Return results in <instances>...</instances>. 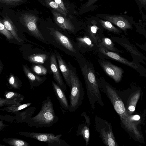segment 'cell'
<instances>
[{"instance_id":"cell-7","label":"cell","mask_w":146,"mask_h":146,"mask_svg":"<svg viewBox=\"0 0 146 146\" xmlns=\"http://www.w3.org/2000/svg\"><path fill=\"white\" fill-rule=\"evenodd\" d=\"M25 25L31 33L36 37L42 40L44 38L38 29L37 25L38 18L35 16L30 14H26L23 16Z\"/></svg>"},{"instance_id":"cell-35","label":"cell","mask_w":146,"mask_h":146,"mask_svg":"<svg viewBox=\"0 0 146 146\" xmlns=\"http://www.w3.org/2000/svg\"><path fill=\"white\" fill-rule=\"evenodd\" d=\"M98 28L95 25H93L91 27L90 29V33L92 37L94 38V36L96 34Z\"/></svg>"},{"instance_id":"cell-28","label":"cell","mask_w":146,"mask_h":146,"mask_svg":"<svg viewBox=\"0 0 146 146\" xmlns=\"http://www.w3.org/2000/svg\"><path fill=\"white\" fill-rule=\"evenodd\" d=\"M101 44L105 49L112 51H116L114 44L110 39L107 37L103 38Z\"/></svg>"},{"instance_id":"cell-30","label":"cell","mask_w":146,"mask_h":146,"mask_svg":"<svg viewBox=\"0 0 146 146\" xmlns=\"http://www.w3.org/2000/svg\"><path fill=\"white\" fill-rule=\"evenodd\" d=\"M32 68L34 72L38 75H44L47 72L46 68L42 65H35L33 66Z\"/></svg>"},{"instance_id":"cell-20","label":"cell","mask_w":146,"mask_h":146,"mask_svg":"<svg viewBox=\"0 0 146 146\" xmlns=\"http://www.w3.org/2000/svg\"><path fill=\"white\" fill-rule=\"evenodd\" d=\"M6 28L12 34L14 38L18 41L20 42L23 40L19 36L16 28L12 21L7 17H5L1 21Z\"/></svg>"},{"instance_id":"cell-26","label":"cell","mask_w":146,"mask_h":146,"mask_svg":"<svg viewBox=\"0 0 146 146\" xmlns=\"http://www.w3.org/2000/svg\"><path fill=\"white\" fill-rule=\"evenodd\" d=\"M47 5L51 7L66 17L67 14L61 8L59 5L54 1L52 0H45Z\"/></svg>"},{"instance_id":"cell-15","label":"cell","mask_w":146,"mask_h":146,"mask_svg":"<svg viewBox=\"0 0 146 146\" xmlns=\"http://www.w3.org/2000/svg\"><path fill=\"white\" fill-rule=\"evenodd\" d=\"M53 36L57 42L69 50L76 53V51L73 44L68 38L61 33L56 30H54Z\"/></svg>"},{"instance_id":"cell-18","label":"cell","mask_w":146,"mask_h":146,"mask_svg":"<svg viewBox=\"0 0 146 146\" xmlns=\"http://www.w3.org/2000/svg\"><path fill=\"white\" fill-rule=\"evenodd\" d=\"M22 67L24 73L30 81L31 88L35 86H38L44 81V79L34 74L25 65L23 64Z\"/></svg>"},{"instance_id":"cell-25","label":"cell","mask_w":146,"mask_h":146,"mask_svg":"<svg viewBox=\"0 0 146 146\" xmlns=\"http://www.w3.org/2000/svg\"><path fill=\"white\" fill-rule=\"evenodd\" d=\"M8 82L10 89L19 90L22 86L21 83L16 77L12 74L10 75Z\"/></svg>"},{"instance_id":"cell-10","label":"cell","mask_w":146,"mask_h":146,"mask_svg":"<svg viewBox=\"0 0 146 146\" xmlns=\"http://www.w3.org/2000/svg\"><path fill=\"white\" fill-rule=\"evenodd\" d=\"M51 83L54 94L59 102L61 108L66 110H69V104L64 91L53 81H51Z\"/></svg>"},{"instance_id":"cell-38","label":"cell","mask_w":146,"mask_h":146,"mask_svg":"<svg viewBox=\"0 0 146 146\" xmlns=\"http://www.w3.org/2000/svg\"><path fill=\"white\" fill-rule=\"evenodd\" d=\"M97 0H89L88 3L87 5V6L88 7L89 5H92Z\"/></svg>"},{"instance_id":"cell-21","label":"cell","mask_w":146,"mask_h":146,"mask_svg":"<svg viewBox=\"0 0 146 146\" xmlns=\"http://www.w3.org/2000/svg\"><path fill=\"white\" fill-rule=\"evenodd\" d=\"M2 141L5 143L12 146H30V144L21 139L16 138H4Z\"/></svg>"},{"instance_id":"cell-36","label":"cell","mask_w":146,"mask_h":146,"mask_svg":"<svg viewBox=\"0 0 146 146\" xmlns=\"http://www.w3.org/2000/svg\"><path fill=\"white\" fill-rule=\"evenodd\" d=\"M140 116L138 115H130L129 117L130 119L132 122H133V121H139L140 119Z\"/></svg>"},{"instance_id":"cell-4","label":"cell","mask_w":146,"mask_h":146,"mask_svg":"<svg viewBox=\"0 0 146 146\" xmlns=\"http://www.w3.org/2000/svg\"><path fill=\"white\" fill-rule=\"evenodd\" d=\"M71 88L69 96V109L70 112L75 111L81 105L84 92L81 82L75 73L70 70Z\"/></svg>"},{"instance_id":"cell-34","label":"cell","mask_w":146,"mask_h":146,"mask_svg":"<svg viewBox=\"0 0 146 146\" xmlns=\"http://www.w3.org/2000/svg\"><path fill=\"white\" fill-rule=\"evenodd\" d=\"M55 1L61 7V8L66 14L68 13V11L64 5L63 1L62 0H53Z\"/></svg>"},{"instance_id":"cell-17","label":"cell","mask_w":146,"mask_h":146,"mask_svg":"<svg viewBox=\"0 0 146 146\" xmlns=\"http://www.w3.org/2000/svg\"><path fill=\"white\" fill-rule=\"evenodd\" d=\"M57 57L59 68L67 85L71 90V85L70 80V69H69L65 63L60 55H57Z\"/></svg>"},{"instance_id":"cell-12","label":"cell","mask_w":146,"mask_h":146,"mask_svg":"<svg viewBox=\"0 0 146 146\" xmlns=\"http://www.w3.org/2000/svg\"><path fill=\"white\" fill-rule=\"evenodd\" d=\"M52 14L54 21L59 27L64 30L74 32L75 28L73 25L66 17L58 12H53Z\"/></svg>"},{"instance_id":"cell-22","label":"cell","mask_w":146,"mask_h":146,"mask_svg":"<svg viewBox=\"0 0 146 146\" xmlns=\"http://www.w3.org/2000/svg\"><path fill=\"white\" fill-rule=\"evenodd\" d=\"M32 104L29 102L24 104L13 105L8 106L0 109L1 111H6L9 112L14 113L30 106Z\"/></svg>"},{"instance_id":"cell-2","label":"cell","mask_w":146,"mask_h":146,"mask_svg":"<svg viewBox=\"0 0 146 146\" xmlns=\"http://www.w3.org/2000/svg\"><path fill=\"white\" fill-rule=\"evenodd\" d=\"M58 119L55 114L51 98L47 96L42 101L39 112L34 117H31L26 124L32 127H48L52 126Z\"/></svg>"},{"instance_id":"cell-31","label":"cell","mask_w":146,"mask_h":146,"mask_svg":"<svg viewBox=\"0 0 146 146\" xmlns=\"http://www.w3.org/2000/svg\"><path fill=\"white\" fill-rule=\"evenodd\" d=\"M0 32L9 40H12L14 38L10 32L6 28L1 20L0 21Z\"/></svg>"},{"instance_id":"cell-27","label":"cell","mask_w":146,"mask_h":146,"mask_svg":"<svg viewBox=\"0 0 146 146\" xmlns=\"http://www.w3.org/2000/svg\"><path fill=\"white\" fill-rule=\"evenodd\" d=\"M21 104V102L17 100L0 98V107H1L4 106H8Z\"/></svg>"},{"instance_id":"cell-40","label":"cell","mask_w":146,"mask_h":146,"mask_svg":"<svg viewBox=\"0 0 146 146\" xmlns=\"http://www.w3.org/2000/svg\"><path fill=\"white\" fill-rule=\"evenodd\" d=\"M141 1L143 3H146V0H141Z\"/></svg>"},{"instance_id":"cell-8","label":"cell","mask_w":146,"mask_h":146,"mask_svg":"<svg viewBox=\"0 0 146 146\" xmlns=\"http://www.w3.org/2000/svg\"><path fill=\"white\" fill-rule=\"evenodd\" d=\"M100 64L106 73L115 82L120 81L123 72L121 68L107 61H103Z\"/></svg>"},{"instance_id":"cell-16","label":"cell","mask_w":146,"mask_h":146,"mask_svg":"<svg viewBox=\"0 0 146 146\" xmlns=\"http://www.w3.org/2000/svg\"><path fill=\"white\" fill-rule=\"evenodd\" d=\"M99 50L102 53L115 60L126 64L133 68L136 69L138 68V65L137 64L129 61L115 53L108 51L103 47L100 48Z\"/></svg>"},{"instance_id":"cell-3","label":"cell","mask_w":146,"mask_h":146,"mask_svg":"<svg viewBox=\"0 0 146 146\" xmlns=\"http://www.w3.org/2000/svg\"><path fill=\"white\" fill-rule=\"evenodd\" d=\"M85 83L88 98L92 109L95 108V103L103 107L98 83L92 68L85 65L82 70Z\"/></svg>"},{"instance_id":"cell-11","label":"cell","mask_w":146,"mask_h":146,"mask_svg":"<svg viewBox=\"0 0 146 146\" xmlns=\"http://www.w3.org/2000/svg\"><path fill=\"white\" fill-rule=\"evenodd\" d=\"M50 68L53 74L54 80L64 91H66L67 88L64 84L60 73L56 58L54 55H52L50 57Z\"/></svg>"},{"instance_id":"cell-32","label":"cell","mask_w":146,"mask_h":146,"mask_svg":"<svg viewBox=\"0 0 146 146\" xmlns=\"http://www.w3.org/2000/svg\"><path fill=\"white\" fill-rule=\"evenodd\" d=\"M77 40L81 44L90 47L94 46V45L89 38L87 36L83 37H79L77 38Z\"/></svg>"},{"instance_id":"cell-5","label":"cell","mask_w":146,"mask_h":146,"mask_svg":"<svg viewBox=\"0 0 146 146\" xmlns=\"http://www.w3.org/2000/svg\"><path fill=\"white\" fill-rule=\"evenodd\" d=\"M94 128L103 143L107 146H118L111 124L107 121L96 115Z\"/></svg>"},{"instance_id":"cell-39","label":"cell","mask_w":146,"mask_h":146,"mask_svg":"<svg viewBox=\"0 0 146 146\" xmlns=\"http://www.w3.org/2000/svg\"><path fill=\"white\" fill-rule=\"evenodd\" d=\"M0 61V73H1L3 69V65L1 60Z\"/></svg>"},{"instance_id":"cell-1","label":"cell","mask_w":146,"mask_h":146,"mask_svg":"<svg viewBox=\"0 0 146 146\" xmlns=\"http://www.w3.org/2000/svg\"><path fill=\"white\" fill-rule=\"evenodd\" d=\"M100 90L105 93L119 115L121 121L126 129L133 134L135 138L139 140L142 138L135 123L131 122L130 115L127 112L124 103L115 90L111 85L105 83L99 85Z\"/></svg>"},{"instance_id":"cell-19","label":"cell","mask_w":146,"mask_h":146,"mask_svg":"<svg viewBox=\"0 0 146 146\" xmlns=\"http://www.w3.org/2000/svg\"><path fill=\"white\" fill-rule=\"evenodd\" d=\"M140 94V92L138 90L133 92L131 95L126 108L127 111L129 115H131L135 111Z\"/></svg>"},{"instance_id":"cell-37","label":"cell","mask_w":146,"mask_h":146,"mask_svg":"<svg viewBox=\"0 0 146 146\" xmlns=\"http://www.w3.org/2000/svg\"><path fill=\"white\" fill-rule=\"evenodd\" d=\"M9 126V125L4 124L3 123V121L0 120V131H2L3 129L7 126Z\"/></svg>"},{"instance_id":"cell-29","label":"cell","mask_w":146,"mask_h":146,"mask_svg":"<svg viewBox=\"0 0 146 146\" xmlns=\"http://www.w3.org/2000/svg\"><path fill=\"white\" fill-rule=\"evenodd\" d=\"M100 22L102 26L108 31L117 33H119V30L113 26L110 22L102 20H100Z\"/></svg>"},{"instance_id":"cell-9","label":"cell","mask_w":146,"mask_h":146,"mask_svg":"<svg viewBox=\"0 0 146 146\" xmlns=\"http://www.w3.org/2000/svg\"><path fill=\"white\" fill-rule=\"evenodd\" d=\"M82 114L84 117L86 121L85 122L83 121L78 125L76 132V135L77 136H82L85 141L86 146H87L89 145L90 140L89 128L90 121L89 117L84 112H83Z\"/></svg>"},{"instance_id":"cell-24","label":"cell","mask_w":146,"mask_h":146,"mask_svg":"<svg viewBox=\"0 0 146 146\" xmlns=\"http://www.w3.org/2000/svg\"><path fill=\"white\" fill-rule=\"evenodd\" d=\"M5 98L11 100H15L22 102L24 99L25 97L22 94L17 92L5 91L4 95Z\"/></svg>"},{"instance_id":"cell-13","label":"cell","mask_w":146,"mask_h":146,"mask_svg":"<svg viewBox=\"0 0 146 146\" xmlns=\"http://www.w3.org/2000/svg\"><path fill=\"white\" fill-rule=\"evenodd\" d=\"M104 19L124 31L127 29L132 28L131 25L128 21L122 16L112 15L106 16Z\"/></svg>"},{"instance_id":"cell-14","label":"cell","mask_w":146,"mask_h":146,"mask_svg":"<svg viewBox=\"0 0 146 146\" xmlns=\"http://www.w3.org/2000/svg\"><path fill=\"white\" fill-rule=\"evenodd\" d=\"M36 109L35 107H30L25 111H19L14 112L13 113L15 115L14 116L15 122L18 123H26L31 117Z\"/></svg>"},{"instance_id":"cell-6","label":"cell","mask_w":146,"mask_h":146,"mask_svg":"<svg viewBox=\"0 0 146 146\" xmlns=\"http://www.w3.org/2000/svg\"><path fill=\"white\" fill-rule=\"evenodd\" d=\"M18 134L46 142L48 146H70L65 141L60 138L62 136L61 134L56 135L52 133L20 131Z\"/></svg>"},{"instance_id":"cell-23","label":"cell","mask_w":146,"mask_h":146,"mask_svg":"<svg viewBox=\"0 0 146 146\" xmlns=\"http://www.w3.org/2000/svg\"><path fill=\"white\" fill-rule=\"evenodd\" d=\"M29 60L31 62L38 64H43L48 59V56L45 54H33L28 56Z\"/></svg>"},{"instance_id":"cell-33","label":"cell","mask_w":146,"mask_h":146,"mask_svg":"<svg viewBox=\"0 0 146 146\" xmlns=\"http://www.w3.org/2000/svg\"><path fill=\"white\" fill-rule=\"evenodd\" d=\"M22 1V0H0L1 3L11 5H16Z\"/></svg>"}]
</instances>
